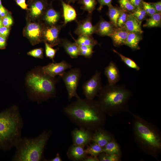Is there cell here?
Masks as SVG:
<instances>
[{"instance_id": "cell-1", "label": "cell", "mask_w": 161, "mask_h": 161, "mask_svg": "<svg viewBox=\"0 0 161 161\" xmlns=\"http://www.w3.org/2000/svg\"><path fill=\"white\" fill-rule=\"evenodd\" d=\"M77 99L64 108V112L69 119L79 127L93 132L103 128L106 114L97 100Z\"/></svg>"}, {"instance_id": "cell-2", "label": "cell", "mask_w": 161, "mask_h": 161, "mask_svg": "<svg viewBox=\"0 0 161 161\" xmlns=\"http://www.w3.org/2000/svg\"><path fill=\"white\" fill-rule=\"evenodd\" d=\"M135 141L146 154L158 160L161 152V134L155 125L138 114L132 113Z\"/></svg>"}, {"instance_id": "cell-3", "label": "cell", "mask_w": 161, "mask_h": 161, "mask_svg": "<svg viewBox=\"0 0 161 161\" xmlns=\"http://www.w3.org/2000/svg\"><path fill=\"white\" fill-rule=\"evenodd\" d=\"M97 95V103L106 114L113 117L123 112L131 113L128 103L132 93L125 86L108 83Z\"/></svg>"}, {"instance_id": "cell-4", "label": "cell", "mask_w": 161, "mask_h": 161, "mask_svg": "<svg viewBox=\"0 0 161 161\" xmlns=\"http://www.w3.org/2000/svg\"><path fill=\"white\" fill-rule=\"evenodd\" d=\"M23 123L18 108L13 106L0 113V148L10 149L21 138Z\"/></svg>"}, {"instance_id": "cell-5", "label": "cell", "mask_w": 161, "mask_h": 161, "mask_svg": "<svg viewBox=\"0 0 161 161\" xmlns=\"http://www.w3.org/2000/svg\"><path fill=\"white\" fill-rule=\"evenodd\" d=\"M51 134L50 131H44L34 138H21L15 146L16 151L12 160H44V150Z\"/></svg>"}, {"instance_id": "cell-6", "label": "cell", "mask_w": 161, "mask_h": 161, "mask_svg": "<svg viewBox=\"0 0 161 161\" xmlns=\"http://www.w3.org/2000/svg\"><path fill=\"white\" fill-rule=\"evenodd\" d=\"M54 78L44 73L42 69L38 72L29 74L26 82L30 88L32 98L40 102L54 97L56 82Z\"/></svg>"}, {"instance_id": "cell-7", "label": "cell", "mask_w": 161, "mask_h": 161, "mask_svg": "<svg viewBox=\"0 0 161 161\" xmlns=\"http://www.w3.org/2000/svg\"><path fill=\"white\" fill-rule=\"evenodd\" d=\"M81 76V71L78 68L64 72L61 76L67 90L69 100L73 97L77 98L80 97L77 93V89Z\"/></svg>"}, {"instance_id": "cell-8", "label": "cell", "mask_w": 161, "mask_h": 161, "mask_svg": "<svg viewBox=\"0 0 161 161\" xmlns=\"http://www.w3.org/2000/svg\"><path fill=\"white\" fill-rule=\"evenodd\" d=\"M101 74V72L96 71L91 78L83 83V92L86 98L93 99L100 90L102 87Z\"/></svg>"}, {"instance_id": "cell-9", "label": "cell", "mask_w": 161, "mask_h": 161, "mask_svg": "<svg viewBox=\"0 0 161 161\" xmlns=\"http://www.w3.org/2000/svg\"><path fill=\"white\" fill-rule=\"evenodd\" d=\"M93 133L83 128L75 129L72 132L73 144L85 147L92 141Z\"/></svg>"}, {"instance_id": "cell-10", "label": "cell", "mask_w": 161, "mask_h": 161, "mask_svg": "<svg viewBox=\"0 0 161 161\" xmlns=\"http://www.w3.org/2000/svg\"><path fill=\"white\" fill-rule=\"evenodd\" d=\"M71 65L66 61H63L58 63H50L43 66L41 69L45 74L52 78L57 75L61 76L65 71L71 68Z\"/></svg>"}, {"instance_id": "cell-11", "label": "cell", "mask_w": 161, "mask_h": 161, "mask_svg": "<svg viewBox=\"0 0 161 161\" xmlns=\"http://www.w3.org/2000/svg\"><path fill=\"white\" fill-rule=\"evenodd\" d=\"M90 14L86 19L77 22L78 26L75 31V34L78 36L92 35L95 33V26L92 24Z\"/></svg>"}, {"instance_id": "cell-12", "label": "cell", "mask_w": 161, "mask_h": 161, "mask_svg": "<svg viewBox=\"0 0 161 161\" xmlns=\"http://www.w3.org/2000/svg\"><path fill=\"white\" fill-rule=\"evenodd\" d=\"M114 138L112 134L102 128L94 131L92 135V141L103 148L107 143Z\"/></svg>"}, {"instance_id": "cell-13", "label": "cell", "mask_w": 161, "mask_h": 161, "mask_svg": "<svg viewBox=\"0 0 161 161\" xmlns=\"http://www.w3.org/2000/svg\"><path fill=\"white\" fill-rule=\"evenodd\" d=\"M84 146L72 144L69 147L67 152L68 158L74 161H83L87 156Z\"/></svg>"}, {"instance_id": "cell-14", "label": "cell", "mask_w": 161, "mask_h": 161, "mask_svg": "<svg viewBox=\"0 0 161 161\" xmlns=\"http://www.w3.org/2000/svg\"><path fill=\"white\" fill-rule=\"evenodd\" d=\"M60 27L52 25L47 28L44 31V35L45 40L51 47H53L60 43L59 35Z\"/></svg>"}, {"instance_id": "cell-15", "label": "cell", "mask_w": 161, "mask_h": 161, "mask_svg": "<svg viewBox=\"0 0 161 161\" xmlns=\"http://www.w3.org/2000/svg\"><path fill=\"white\" fill-rule=\"evenodd\" d=\"M95 33L101 36H109V37L116 27L110 21H107L103 18L95 25Z\"/></svg>"}, {"instance_id": "cell-16", "label": "cell", "mask_w": 161, "mask_h": 161, "mask_svg": "<svg viewBox=\"0 0 161 161\" xmlns=\"http://www.w3.org/2000/svg\"><path fill=\"white\" fill-rule=\"evenodd\" d=\"M104 74L109 84H116L120 80V71L116 65L112 61H111L105 68Z\"/></svg>"}, {"instance_id": "cell-17", "label": "cell", "mask_w": 161, "mask_h": 161, "mask_svg": "<svg viewBox=\"0 0 161 161\" xmlns=\"http://www.w3.org/2000/svg\"><path fill=\"white\" fill-rule=\"evenodd\" d=\"M141 24L133 16L132 13H129L126 21L121 28L129 32H135L142 34L143 31L141 28Z\"/></svg>"}, {"instance_id": "cell-18", "label": "cell", "mask_w": 161, "mask_h": 161, "mask_svg": "<svg viewBox=\"0 0 161 161\" xmlns=\"http://www.w3.org/2000/svg\"><path fill=\"white\" fill-rule=\"evenodd\" d=\"M129 32L122 28H116L110 35L113 45L120 47L124 44Z\"/></svg>"}, {"instance_id": "cell-19", "label": "cell", "mask_w": 161, "mask_h": 161, "mask_svg": "<svg viewBox=\"0 0 161 161\" xmlns=\"http://www.w3.org/2000/svg\"><path fill=\"white\" fill-rule=\"evenodd\" d=\"M142 39V34L129 32L124 45L129 47L133 51L139 50L140 49L139 43Z\"/></svg>"}, {"instance_id": "cell-20", "label": "cell", "mask_w": 161, "mask_h": 161, "mask_svg": "<svg viewBox=\"0 0 161 161\" xmlns=\"http://www.w3.org/2000/svg\"><path fill=\"white\" fill-rule=\"evenodd\" d=\"M60 43L71 58H76L79 55L78 45L75 42L72 43L63 39L60 41Z\"/></svg>"}, {"instance_id": "cell-21", "label": "cell", "mask_w": 161, "mask_h": 161, "mask_svg": "<svg viewBox=\"0 0 161 161\" xmlns=\"http://www.w3.org/2000/svg\"><path fill=\"white\" fill-rule=\"evenodd\" d=\"M42 30L41 27L36 23H30L27 27V34L29 38L32 40L39 41L42 35Z\"/></svg>"}, {"instance_id": "cell-22", "label": "cell", "mask_w": 161, "mask_h": 161, "mask_svg": "<svg viewBox=\"0 0 161 161\" xmlns=\"http://www.w3.org/2000/svg\"><path fill=\"white\" fill-rule=\"evenodd\" d=\"M62 4L64 20V25H65L68 22L75 20L77 14L74 8L69 4L63 1H62Z\"/></svg>"}, {"instance_id": "cell-23", "label": "cell", "mask_w": 161, "mask_h": 161, "mask_svg": "<svg viewBox=\"0 0 161 161\" xmlns=\"http://www.w3.org/2000/svg\"><path fill=\"white\" fill-rule=\"evenodd\" d=\"M103 152L108 154L121 155L119 144L114 138L109 142L103 148Z\"/></svg>"}, {"instance_id": "cell-24", "label": "cell", "mask_w": 161, "mask_h": 161, "mask_svg": "<svg viewBox=\"0 0 161 161\" xmlns=\"http://www.w3.org/2000/svg\"><path fill=\"white\" fill-rule=\"evenodd\" d=\"M161 13H157L150 16L146 19L145 23L143 24L144 27H161Z\"/></svg>"}, {"instance_id": "cell-25", "label": "cell", "mask_w": 161, "mask_h": 161, "mask_svg": "<svg viewBox=\"0 0 161 161\" xmlns=\"http://www.w3.org/2000/svg\"><path fill=\"white\" fill-rule=\"evenodd\" d=\"M59 13L53 9H49L46 12L44 20L46 22L50 25H55L60 18Z\"/></svg>"}, {"instance_id": "cell-26", "label": "cell", "mask_w": 161, "mask_h": 161, "mask_svg": "<svg viewBox=\"0 0 161 161\" xmlns=\"http://www.w3.org/2000/svg\"><path fill=\"white\" fill-rule=\"evenodd\" d=\"M78 45L92 46L98 44L97 41L94 38L92 35H81L79 36L75 42Z\"/></svg>"}, {"instance_id": "cell-27", "label": "cell", "mask_w": 161, "mask_h": 161, "mask_svg": "<svg viewBox=\"0 0 161 161\" xmlns=\"http://www.w3.org/2000/svg\"><path fill=\"white\" fill-rule=\"evenodd\" d=\"M107 15L110 21L116 27H117V20L120 14V8L117 6H114L112 4L108 7Z\"/></svg>"}, {"instance_id": "cell-28", "label": "cell", "mask_w": 161, "mask_h": 161, "mask_svg": "<svg viewBox=\"0 0 161 161\" xmlns=\"http://www.w3.org/2000/svg\"><path fill=\"white\" fill-rule=\"evenodd\" d=\"M44 8L45 5L42 1H37L33 3L31 6L30 14L32 16L36 17L42 13Z\"/></svg>"}, {"instance_id": "cell-29", "label": "cell", "mask_w": 161, "mask_h": 161, "mask_svg": "<svg viewBox=\"0 0 161 161\" xmlns=\"http://www.w3.org/2000/svg\"><path fill=\"white\" fill-rule=\"evenodd\" d=\"M86 146L85 151L87 154L97 157L99 154L103 152V148L95 143L93 142L92 143Z\"/></svg>"}, {"instance_id": "cell-30", "label": "cell", "mask_w": 161, "mask_h": 161, "mask_svg": "<svg viewBox=\"0 0 161 161\" xmlns=\"http://www.w3.org/2000/svg\"><path fill=\"white\" fill-rule=\"evenodd\" d=\"M79 3L82 5L81 9L90 14L95 9L97 3L96 0H80Z\"/></svg>"}, {"instance_id": "cell-31", "label": "cell", "mask_w": 161, "mask_h": 161, "mask_svg": "<svg viewBox=\"0 0 161 161\" xmlns=\"http://www.w3.org/2000/svg\"><path fill=\"white\" fill-rule=\"evenodd\" d=\"M113 51L117 54L120 57L121 60L129 67L134 69L137 71H139L140 69V66L133 60L123 55L118 52L115 49H113Z\"/></svg>"}, {"instance_id": "cell-32", "label": "cell", "mask_w": 161, "mask_h": 161, "mask_svg": "<svg viewBox=\"0 0 161 161\" xmlns=\"http://www.w3.org/2000/svg\"><path fill=\"white\" fill-rule=\"evenodd\" d=\"M121 155L108 154L103 152L97 157L99 161H119Z\"/></svg>"}, {"instance_id": "cell-33", "label": "cell", "mask_w": 161, "mask_h": 161, "mask_svg": "<svg viewBox=\"0 0 161 161\" xmlns=\"http://www.w3.org/2000/svg\"><path fill=\"white\" fill-rule=\"evenodd\" d=\"M94 47L85 45H78L79 55H81L86 58H90L94 52L93 51Z\"/></svg>"}, {"instance_id": "cell-34", "label": "cell", "mask_w": 161, "mask_h": 161, "mask_svg": "<svg viewBox=\"0 0 161 161\" xmlns=\"http://www.w3.org/2000/svg\"><path fill=\"white\" fill-rule=\"evenodd\" d=\"M132 13L141 23L143 21L146 20L148 18V15L143 7L136 8Z\"/></svg>"}, {"instance_id": "cell-35", "label": "cell", "mask_w": 161, "mask_h": 161, "mask_svg": "<svg viewBox=\"0 0 161 161\" xmlns=\"http://www.w3.org/2000/svg\"><path fill=\"white\" fill-rule=\"evenodd\" d=\"M120 7L128 13H132L136 8L131 3L129 0H118Z\"/></svg>"}, {"instance_id": "cell-36", "label": "cell", "mask_w": 161, "mask_h": 161, "mask_svg": "<svg viewBox=\"0 0 161 161\" xmlns=\"http://www.w3.org/2000/svg\"><path fill=\"white\" fill-rule=\"evenodd\" d=\"M129 13L123 11L120 8V14L117 21V27L120 28L123 26L127 20Z\"/></svg>"}, {"instance_id": "cell-37", "label": "cell", "mask_w": 161, "mask_h": 161, "mask_svg": "<svg viewBox=\"0 0 161 161\" xmlns=\"http://www.w3.org/2000/svg\"><path fill=\"white\" fill-rule=\"evenodd\" d=\"M57 49H54L48 43H45V54L47 57L53 61V58L57 51Z\"/></svg>"}, {"instance_id": "cell-38", "label": "cell", "mask_w": 161, "mask_h": 161, "mask_svg": "<svg viewBox=\"0 0 161 161\" xmlns=\"http://www.w3.org/2000/svg\"><path fill=\"white\" fill-rule=\"evenodd\" d=\"M143 7L148 16H149L157 13L151 3H148L144 1Z\"/></svg>"}, {"instance_id": "cell-39", "label": "cell", "mask_w": 161, "mask_h": 161, "mask_svg": "<svg viewBox=\"0 0 161 161\" xmlns=\"http://www.w3.org/2000/svg\"><path fill=\"white\" fill-rule=\"evenodd\" d=\"M27 54L35 58H42L43 57V50L41 48L34 49L28 52Z\"/></svg>"}, {"instance_id": "cell-40", "label": "cell", "mask_w": 161, "mask_h": 161, "mask_svg": "<svg viewBox=\"0 0 161 161\" xmlns=\"http://www.w3.org/2000/svg\"><path fill=\"white\" fill-rule=\"evenodd\" d=\"M2 23L3 26L9 27L13 23V20L11 16L7 14L5 16L2 18Z\"/></svg>"}, {"instance_id": "cell-41", "label": "cell", "mask_w": 161, "mask_h": 161, "mask_svg": "<svg viewBox=\"0 0 161 161\" xmlns=\"http://www.w3.org/2000/svg\"><path fill=\"white\" fill-rule=\"evenodd\" d=\"M112 0H98V2L100 5L97 10L100 11L102 8L103 6L107 5L108 7L111 5Z\"/></svg>"}, {"instance_id": "cell-42", "label": "cell", "mask_w": 161, "mask_h": 161, "mask_svg": "<svg viewBox=\"0 0 161 161\" xmlns=\"http://www.w3.org/2000/svg\"><path fill=\"white\" fill-rule=\"evenodd\" d=\"M9 31V27L3 26L0 28V35L6 38L8 35Z\"/></svg>"}, {"instance_id": "cell-43", "label": "cell", "mask_w": 161, "mask_h": 161, "mask_svg": "<svg viewBox=\"0 0 161 161\" xmlns=\"http://www.w3.org/2000/svg\"><path fill=\"white\" fill-rule=\"evenodd\" d=\"M132 4L136 8L143 7V0H129Z\"/></svg>"}, {"instance_id": "cell-44", "label": "cell", "mask_w": 161, "mask_h": 161, "mask_svg": "<svg viewBox=\"0 0 161 161\" xmlns=\"http://www.w3.org/2000/svg\"><path fill=\"white\" fill-rule=\"evenodd\" d=\"M157 13H161V1H160L154 3H151Z\"/></svg>"}, {"instance_id": "cell-45", "label": "cell", "mask_w": 161, "mask_h": 161, "mask_svg": "<svg viewBox=\"0 0 161 161\" xmlns=\"http://www.w3.org/2000/svg\"><path fill=\"white\" fill-rule=\"evenodd\" d=\"M17 4L22 9H27V5L26 3L25 0H16Z\"/></svg>"}, {"instance_id": "cell-46", "label": "cell", "mask_w": 161, "mask_h": 161, "mask_svg": "<svg viewBox=\"0 0 161 161\" xmlns=\"http://www.w3.org/2000/svg\"><path fill=\"white\" fill-rule=\"evenodd\" d=\"M83 161H99L97 157L88 155L84 159Z\"/></svg>"}, {"instance_id": "cell-47", "label": "cell", "mask_w": 161, "mask_h": 161, "mask_svg": "<svg viewBox=\"0 0 161 161\" xmlns=\"http://www.w3.org/2000/svg\"><path fill=\"white\" fill-rule=\"evenodd\" d=\"M6 38L0 35V48H3L6 45Z\"/></svg>"}, {"instance_id": "cell-48", "label": "cell", "mask_w": 161, "mask_h": 161, "mask_svg": "<svg viewBox=\"0 0 161 161\" xmlns=\"http://www.w3.org/2000/svg\"><path fill=\"white\" fill-rule=\"evenodd\" d=\"M44 160L48 161H62V160L60 156V154L58 153H57L56 154V156L52 159L49 160L45 159Z\"/></svg>"}, {"instance_id": "cell-49", "label": "cell", "mask_w": 161, "mask_h": 161, "mask_svg": "<svg viewBox=\"0 0 161 161\" xmlns=\"http://www.w3.org/2000/svg\"><path fill=\"white\" fill-rule=\"evenodd\" d=\"M5 8L1 4L0 6V15L1 13L5 9Z\"/></svg>"}, {"instance_id": "cell-50", "label": "cell", "mask_w": 161, "mask_h": 161, "mask_svg": "<svg viewBox=\"0 0 161 161\" xmlns=\"http://www.w3.org/2000/svg\"><path fill=\"white\" fill-rule=\"evenodd\" d=\"M3 26L2 18L0 17V28Z\"/></svg>"}, {"instance_id": "cell-51", "label": "cell", "mask_w": 161, "mask_h": 161, "mask_svg": "<svg viewBox=\"0 0 161 161\" xmlns=\"http://www.w3.org/2000/svg\"><path fill=\"white\" fill-rule=\"evenodd\" d=\"M67 0L68 2L69 3V2H73L77 0Z\"/></svg>"}, {"instance_id": "cell-52", "label": "cell", "mask_w": 161, "mask_h": 161, "mask_svg": "<svg viewBox=\"0 0 161 161\" xmlns=\"http://www.w3.org/2000/svg\"><path fill=\"white\" fill-rule=\"evenodd\" d=\"M1 4V0H0V6Z\"/></svg>"}]
</instances>
